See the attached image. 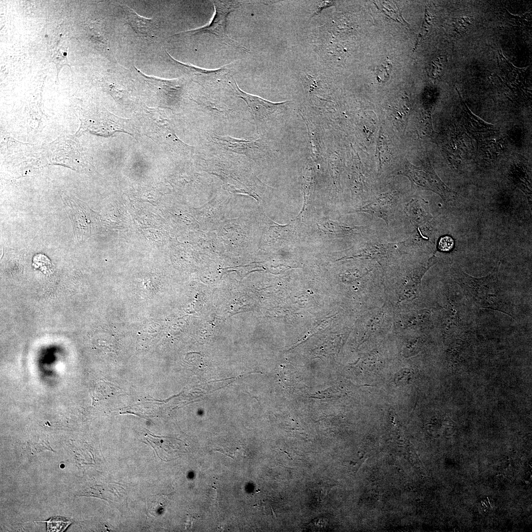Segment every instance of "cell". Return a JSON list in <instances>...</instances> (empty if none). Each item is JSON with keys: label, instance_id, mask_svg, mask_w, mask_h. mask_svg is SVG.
Instances as JSON below:
<instances>
[{"label": "cell", "instance_id": "1", "mask_svg": "<svg viewBox=\"0 0 532 532\" xmlns=\"http://www.w3.org/2000/svg\"><path fill=\"white\" fill-rule=\"evenodd\" d=\"M497 266L489 275L476 278L464 272L458 266L453 268V275L458 283L478 305L497 309L510 315V305L498 285Z\"/></svg>", "mask_w": 532, "mask_h": 532}, {"label": "cell", "instance_id": "2", "mask_svg": "<svg viewBox=\"0 0 532 532\" xmlns=\"http://www.w3.org/2000/svg\"><path fill=\"white\" fill-rule=\"evenodd\" d=\"M212 3L215 9V15L211 22L205 26L185 32L184 33L192 35L205 33H211L217 36L225 44L247 52L246 48L232 39L228 35L226 31L228 15L238 8L241 2L235 0H214Z\"/></svg>", "mask_w": 532, "mask_h": 532}, {"label": "cell", "instance_id": "3", "mask_svg": "<svg viewBox=\"0 0 532 532\" xmlns=\"http://www.w3.org/2000/svg\"><path fill=\"white\" fill-rule=\"evenodd\" d=\"M406 172L419 187L432 191L447 202L455 200L457 194L446 186L438 177L430 163H426L417 167L407 163Z\"/></svg>", "mask_w": 532, "mask_h": 532}, {"label": "cell", "instance_id": "4", "mask_svg": "<svg viewBox=\"0 0 532 532\" xmlns=\"http://www.w3.org/2000/svg\"><path fill=\"white\" fill-rule=\"evenodd\" d=\"M229 83L233 87L237 96L246 103L249 110L256 120L263 121L267 119L274 112L288 102H273L258 96L247 94L242 91L237 86L234 79Z\"/></svg>", "mask_w": 532, "mask_h": 532}, {"label": "cell", "instance_id": "5", "mask_svg": "<svg viewBox=\"0 0 532 532\" xmlns=\"http://www.w3.org/2000/svg\"><path fill=\"white\" fill-rule=\"evenodd\" d=\"M172 62L177 68L188 75L194 80L203 84L217 83L231 77L228 66L218 69L209 70L182 64L172 58L168 54Z\"/></svg>", "mask_w": 532, "mask_h": 532}, {"label": "cell", "instance_id": "6", "mask_svg": "<svg viewBox=\"0 0 532 532\" xmlns=\"http://www.w3.org/2000/svg\"><path fill=\"white\" fill-rule=\"evenodd\" d=\"M122 8L125 13L127 22L137 34L149 38L156 34L158 28L155 21L139 16L126 5H122Z\"/></svg>", "mask_w": 532, "mask_h": 532}, {"label": "cell", "instance_id": "7", "mask_svg": "<svg viewBox=\"0 0 532 532\" xmlns=\"http://www.w3.org/2000/svg\"><path fill=\"white\" fill-rule=\"evenodd\" d=\"M67 211L71 220L76 239L81 240L85 235L86 216L83 205L72 198L65 200Z\"/></svg>", "mask_w": 532, "mask_h": 532}, {"label": "cell", "instance_id": "8", "mask_svg": "<svg viewBox=\"0 0 532 532\" xmlns=\"http://www.w3.org/2000/svg\"><path fill=\"white\" fill-rule=\"evenodd\" d=\"M147 440L155 450L157 456L162 460L168 461L178 458L182 450L178 447L172 446L166 437L154 436L152 434L147 435Z\"/></svg>", "mask_w": 532, "mask_h": 532}, {"label": "cell", "instance_id": "9", "mask_svg": "<svg viewBox=\"0 0 532 532\" xmlns=\"http://www.w3.org/2000/svg\"><path fill=\"white\" fill-rule=\"evenodd\" d=\"M392 115L394 116L395 121L403 127L409 111V102L407 98L402 97L401 99L391 107Z\"/></svg>", "mask_w": 532, "mask_h": 532}, {"label": "cell", "instance_id": "10", "mask_svg": "<svg viewBox=\"0 0 532 532\" xmlns=\"http://www.w3.org/2000/svg\"><path fill=\"white\" fill-rule=\"evenodd\" d=\"M376 155L380 168L391 158V151L386 137L381 132L379 134L376 146Z\"/></svg>", "mask_w": 532, "mask_h": 532}, {"label": "cell", "instance_id": "11", "mask_svg": "<svg viewBox=\"0 0 532 532\" xmlns=\"http://www.w3.org/2000/svg\"><path fill=\"white\" fill-rule=\"evenodd\" d=\"M446 60L443 56H439L431 61L428 66V75L434 79L440 77L444 71Z\"/></svg>", "mask_w": 532, "mask_h": 532}, {"label": "cell", "instance_id": "12", "mask_svg": "<svg viewBox=\"0 0 532 532\" xmlns=\"http://www.w3.org/2000/svg\"><path fill=\"white\" fill-rule=\"evenodd\" d=\"M45 522L47 523V528L49 532H63L71 523L69 519L60 516L52 517Z\"/></svg>", "mask_w": 532, "mask_h": 532}, {"label": "cell", "instance_id": "13", "mask_svg": "<svg viewBox=\"0 0 532 532\" xmlns=\"http://www.w3.org/2000/svg\"><path fill=\"white\" fill-rule=\"evenodd\" d=\"M431 24H432V18H431V16L430 13L428 12V11L426 9V11H425L424 21L423 22V23L422 28L421 29V30L419 32V33H418V35L417 36V40L416 43L415 44L416 46H417L419 44V43L421 41V40L427 34V33H428V32L429 31V29L431 28Z\"/></svg>", "mask_w": 532, "mask_h": 532}, {"label": "cell", "instance_id": "14", "mask_svg": "<svg viewBox=\"0 0 532 532\" xmlns=\"http://www.w3.org/2000/svg\"><path fill=\"white\" fill-rule=\"evenodd\" d=\"M454 244V241L453 238L449 236H444L441 237L438 242V249L441 251H449L451 250Z\"/></svg>", "mask_w": 532, "mask_h": 532}, {"label": "cell", "instance_id": "15", "mask_svg": "<svg viewBox=\"0 0 532 532\" xmlns=\"http://www.w3.org/2000/svg\"><path fill=\"white\" fill-rule=\"evenodd\" d=\"M333 3L334 2L332 1H324L322 5L320 7H319L318 11H317V13H319V12L322 11L324 8L331 6L333 4Z\"/></svg>", "mask_w": 532, "mask_h": 532}]
</instances>
